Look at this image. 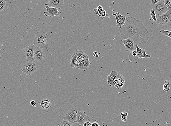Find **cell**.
<instances>
[{
	"mask_svg": "<svg viewBox=\"0 0 171 126\" xmlns=\"http://www.w3.org/2000/svg\"><path fill=\"white\" fill-rule=\"evenodd\" d=\"M119 30L123 39H131L136 44H147L150 37L142 21L133 17H126L125 24Z\"/></svg>",
	"mask_w": 171,
	"mask_h": 126,
	"instance_id": "6da1fadb",
	"label": "cell"
},
{
	"mask_svg": "<svg viewBox=\"0 0 171 126\" xmlns=\"http://www.w3.org/2000/svg\"><path fill=\"white\" fill-rule=\"evenodd\" d=\"M33 43L37 48L41 49H48L49 44L46 32L43 31L37 32L34 38Z\"/></svg>",
	"mask_w": 171,
	"mask_h": 126,
	"instance_id": "7a4b0ae2",
	"label": "cell"
},
{
	"mask_svg": "<svg viewBox=\"0 0 171 126\" xmlns=\"http://www.w3.org/2000/svg\"><path fill=\"white\" fill-rule=\"evenodd\" d=\"M153 10L155 12L157 16L162 15L168 11V10L165 5L164 1L160 0L155 5L153 6Z\"/></svg>",
	"mask_w": 171,
	"mask_h": 126,
	"instance_id": "3957f363",
	"label": "cell"
},
{
	"mask_svg": "<svg viewBox=\"0 0 171 126\" xmlns=\"http://www.w3.org/2000/svg\"><path fill=\"white\" fill-rule=\"evenodd\" d=\"M37 67L35 63L27 62L25 63L22 71L24 74L27 75H30L36 71Z\"/></svg>",
	"mask_w": 171,
	"mask_h": 126,
	"instance_id": "277c9868",
	"label": "cell"
},
{
	"mask_svg": "<svg viewBox=\"0 0 171 126\" xmlns=\"http://www.w3.org/2000/svg\"><path fill=\"white\" fill-rule=\"evenodd\" d=\"M171 21V9L166 13L157 16V21L155 23L161 25H167Z\"/></svg>",
	"mask_w": 171,
	"mask_h": 126,
	"instance_id": "5b68a950",
	"label": "cell"
},
{
	"mask_svg": "<svg viewBox=\"0 0 171 126\" xmlns=\"http://www.w3.org/2000/svg\"><path fill=\"white\" fill-rule=\"evenodd\" d=\"M78 111L77 109L72 108L64 115V119L66 120L71 124L75 122L77 119Z\"/></svg>",
	"mask_w": 171,
	"mask_h": 126,
	"instance_id": "8992f818",
	"label": "cell"
},
{
	"mask_svg": "<svg viewBox=\"0 0 171 126\" xmlns=\"http://www.w3.org/2000/svg\"><path fill=\"white\" fill-rule=\"evenodd\" d=\"M35 49V46L34 43H32L30 46L25 48L24 52L26 57V61L27 62H32L34 63L36 62L34 57Z\"/></svg>",
	"mask_w": 171,
	"mask_h": 126,
	"instance_id": "52a82bcc",
	"label": "cell"
},
{
	"mask_svg": "<svg viewBox=\"0 0 171 126\" xmlns=\"http://www.w3.org/2000/svg\"><path fill=\"white\" fill-rule=\"evenodd\" d=\"M53 100L50 98H45L42 100L38 102L39 106L43 111L47 112L50 110L52 107Z\"/></svg>",
	"mask_w": 171,
	"mask_h": 126,
	"instance_id": "ba28073f",
	"label": "cell"
},
{
	"mask_svg": "<svg viewBox=\"0 0 171 126\" xmlns=\"http://www.w3.org/2000/svg\"><path fill=\"white\" fill-rule=\"evenodd\" d=\"M91 120V118L86 114L85 112L78 111L77 115V119L75 122L78 123L82 126L86 122H90Z\"/></svg>",
	"mask_w": 171,
	"mask_h": 126,
	"instance_id": "9c48e42d",
	"label": "cell"
},
{
	"mask_svg": "<svg viewBox=\"0 0 171 126\" xmlns=\"http://www.w3.org/2000/svg\"><path fill=\"white\" fill-rule=\"evenodd\" d=\"M121 42L125 46V51L132 52L136 50L134 47V43L131 39H127L121 40Z\"/></svg>",
	"mask_w": 171,
	"mask_h": 126,
	"instance_id": "30bf717a",
	"label": "cell"
},
{
	"mask_svg": "<svg viewBox=\"0 0 171 126\" xmlns=\"http://www.w3.org/2000/svg\"><path fill=\"white\" fill-rule=\"evenodd\" d=\"M47 10V11L44 12V14L46 17L49 16L52 17L54 16H59L60 14V12L56 8L50 7L47 6L45 5Z\"/></svg>",
	"mask_w": 171,
	"mask_h": 126,
	"instance_id": "8fae6325",
	"label": "cell"
},
{
	"mask_svg": "<svg viewBox=\"0 0 171 126\" xmlns=\"http://www.w3.org/2000/svg\"><path fill=\"white\" fill-rule=\"evenodd\" d=\"M34 57L36 62L41 63L44 60L45 52L42 49L37 48L34 51Z\"/></svg>",
	"mask_w": 171,
	"mask_h": 126,
	"instance_id": "7c38bea8",
	"label": "cell"
},
{
	"mask_svg": "<svg viewBox=\"0 0 171 126\" xmlns=\"http://www.w3.org/2000/svg\"><path fill=\"white\" fill-rule=\"evenodd\" d=\"M63 0H50L45 5L49 7L56 8L59 10L63 7Z\"/></svg>",
	"mask_w": 171,
	"mask_h": 126,
	"instance_id": "4fadbf2b",
	"label": "cell"
},
{
	"mask_svg": "<svg viewBox=\"0 0 171 126\" xmlns=\"http://www.w3.org/2000/svg\"><path fill=\"white\" fill-rule=\"evenodd\" d=\"M136 49L137 55V57L140 59L144 58L147 59L150 58L151 56L147 55L146 54L145 49H141L138 46L137 44H136Z\"/></svg>",
	"mask_w": 171,
	"mask_h": 126,
	"instance_id": "5bb4252c",
	"label": "cell"
},
{
	"mask_svg": "<svg viewBox=\"0 0 171 126\" xmlns=\"http://www.w3.org/2000/svg\"><path fill=\"white\" fill-rule=\"evenodd\" d=\"M125 83V79L123 76L120 74H118V81L117 83L115 85V87L118 89H120L123 87Z\"/></svg>",
	"mask_w": 171,
	"mask_h": 126,
	"instance_id": "9a60e30c",
	"label": "cell"
},
{
	"mask_svg": "<svg viewBox=\"0 0 171 126\" xmlns=\"http://www.w3.org/2000/svg\"><path fill=\"white\" fill-rule=\"evenodd\" d=\"M74 54L76 57H79V58H80L81 59L83 60H84L87 58H89L88 56L82 51L78 50L77 49L75 51L74 53Z\"/></svg>",
	"mask_w": 171,
	"mask_h": 126,
	"instance_id": "2e32d148",
	"label": "cell"
},
{
	"mask_svg": "<svg viewBox=\"0 0 171 126\" xmlns=\"http://www.w3.org/2000/svg\"><path fill=\"white\" fill-rule=\"evenodd\" d=\"M70 62L71 66L72 68H76L79 69L80 66H79L78 62L76 58V56L74 54H73L71 56Z\"/></svg>",
	"mask_w": 171,
	"mask_h": 126,
	"instance_id": "e0dca14e",
	"label": "cell"
},
{
	"mask_svg": "<svg viewBox=\"0 0 171 126\" xmlns=\"http://www.w3.org/2000/svg\"><path fill=\"white\" fill-rule=\"evenodd\" d=\"M118 74L117 72L116 71H111L110 75L108 76L107 83H108V85L109 84L114 80L115 77L118 75Z\"/></svg>",
	"mask_w": 171,
	"mask_h": 126,
	"instance_id": "ac0fdd59",
	"label": "cell"
},
{
	"mask_svg": "<svg viewBox=\"0 0 171 126\" xmlns=\"http://www.w3.org/2000/svg\"><path fill=\"white\" fill-rule=\"evenodd\" d=\"M113 15L116 17V21L126 20V17L121 15L119 12H116V13H113Z\"/></svg>",
	"mask_w": 171,
	"mask_h": 126,
	"instance_id": "d6986e66",
	"label": "cell"
},
{
	"mask_svg": "<svg viewBox=\"0 0 171 126\" xmlns=\"http://www.w3.org/2000/svg\"><path fill=\"white\" fill-rule=\"evenodd\" d=\"M97 14L99 17L102 18H105L108 16V14L105 10H103L101 11H97Z\"/></svg>",
	"mask_w": 171,
	"mask_h": 126,
	"instance_id": "ffe728a7",
	"label": "cell"
},
{
	"mask_svg": "<svg viewBox=\"0 0 171 126\" xmlns=\"http://www.w3.org/2000/svg\"><path fill=\"white\" fill-rule=\"evenodd\" d=\"M71 125L72 124L65 119L58 125V126H71Z\"/></svg>",
	"mask_w": 171,
	"mask_h": 126,
	"instance_id": "44dd1931",
	"label": "cell"
},
{
	"mask_svg": "<svg viewBox=\"0 0 171 126\" xmlns=\"http://www.w3.org/2000/svg\"><path fill=\"white\" fill-rule=\"evenodd\" d=\"M83 63L86 69V70H87L88 69V67L91 64V62L90 61L89 58H87L83 60Z\"/></svg>",
	"mask_w": 171,
	"mask_h": 126,
	"instance_id": "7402d4cb",
	"label": "cell"
},
{
	"mask_svg": "<svg viewBox=\"0 0 171 126\" xmlns=\"http://www.w3.org/2000/svg\"><path fill=\"white\" fill-rule=\"evenodd\" d=\"M160 33H161L162 35L171 38V30L169 31L164 30L162 29L160 31Z\"/></svg>",
	"mask_w": 171,
	"mask_h": 126,
	"instance_id": "603a6c76",
	"label": "cell"
},
{
	"mask_svg": "<svg viewBox=\"0 0 171 126\" xmlns=\"http://www.w3.org/2000/svg\"><path fill=\"white\" fill-rule=\"evenodd\" d=\"M128 116V113L125 112L121 113V120L124 122H125L127 120V116Z\"/></svg>",
	"mask_w": 171,
	"mask_h": 126,
	"instance_id": "cb8c5ba5",
	"label": "cell"
},
{
	"mask_svg": "<svg viewBox=\"0 0 171 126\" xmlns=\"http://www.w3.org/2000/svg\"><path fill=\"white\" fill-rule=\"evenodd\" d=\"M126 20H121V21H116V24L117 27L121 28L125 24Z\"/></svg>",
	"mask_w": 171,
	"mask_h": 126,
	"instance_id": "d4e9b609",
	"label": "cell"
},
{
	"mask_svg": "<svg viewBox=\"0 0 171 126\" xmlns=\"http://www.w3.org/2000/svg\"><path fill=\"white\" fill-rule=\"evenodd\" d=\"M165 5L167 7L168 10L171 9V0H164Z\"/></svg>",
	"mask_w": 171,
	"mask_h": 126,
	"instance_id": "484cf974",
	"label": "cell"
},
{
	"mask_svg": "<svg viewBox=\"0 0 171 126\" xmlns=\"http://www.w3.org/2000/svg\"><path fill=\"white\" fill-rule=\"evenodd\" d=\"M150 13L152 19L153 20L154 23H155L157 21V15L155 13V12L153 9L151 10Z\"/></svg>",
	"mask_w": 171,
	"mask_h": 126,
	"instance_id": "4316f807",
	"label": "cell"
},
{
	"mask_svg": "<svg viewBox=\"0 0 171 126\" xmlns=\"http://www.w3.org/2000/svg\"><path fill=\"white\" fill-rule=\"evenodd\" d=\"M6 1L1 0L0 1V12L4 10L5 7Z\"/></svg>",
	"mask_w": 171,
	"mask_h": 126,
	"instance_id": "83f0119b",
	"label": "cell"
},
{
	"mask_svg": "<svg viewBox=\"0 0 171 126\" xmlns=\"http://www.w3.org/2000/svg\"><path fill=\"white\" fill-rule=\"evenodd\" d=\"M160 0H150V2L152 6L155 5L157 3L159 2Z\"/></svg>",
	"mask_w": 171,
	"mask_h": 126,
	"instance_id": "f1b7e54d",
	"label": "cell"
},
{
	"mask_svg": "<svg viewBox=\"0 0 171 126\" xmlns=\"http://www.w3.org/2000/svg\"><path fill=\"white\" fill-rule=\"evenodd\" d=\"M163 89H164V91L165 92L168 91L170 89V87L168 85H164V87H163Z\"/></svg>",
	"mask_w": 171,
	"mask_h": 126,
	"instance_id": "f546056e",
	"label": "cell"
},
{
	"mask_svg": "<svg viewBox=\"0 0 171 126\" xmlns=\"http://www.w3.org/2000/svg\"><path fill=\"white\" fill-rule=\"evenodd\" d=\"M31 105L32 107H36L37 102L33 100H31L30 102Z\"/></svg>",
	"mask_w": 171,
	"mask_h": 126,
	"instance_id": "4dcf8cb0",
	"label": "cell"
},
{
	"mask_svg": "<svg viewBox=\"0 0 171 126\" xmlns=\"http://www.w3.org/2000/svg\"><path fill=\"white\" fill-rule=\"evenodd\" d=\"M83 126H92V124L90 122H86L84 124Z\"/></svg>",
	"mask_w": 171,
	"mask_h": 126,
	"instance_id": "1f68e13d",
	"label": "cell"
},
{
	"mask_svg": "<svg viewBox=\"0 0 171 126\" xmlns=\"http://www.w3.org/2000/svg\"><path fill=\"white\" fill-rule=\"evenodd\" d=\"M93 55L94 57H99L98 54L97 52H93Z\"/></svg>",
	"mask_w": 171,
	"mask_h": 126,
	"instance_id": "d6a6232c",
	"label": "cell"
},
{
	"mask_svg": "<svg viewBox=\"0 0 171 126\" xmlns=\"http://www.w3.org/2000/svg\"><path fill=\"white\" fill-rule=\"evenodd\" d=\"M103 10V7L102 6H99L98 7V8L97 9V11H101Z\"/></svg>",
	"mask_w": 171,
	"mask_h": 126,
	"instance_id": "836d02e7",
	"label": "cell"
},
{
	"mask_svg": "<svg viewBox=\"0 0 171 126\" xmlns=\"http://www.w3.org/2000/svg\"><path fill=\"white\" fill-rule=\"evenodd\" d=\"M132 54L134 57H136L137 55V53L136 50L133 51V52H132Z\"/></svg>",
	"mask_w": 171,
	"mask_h": 126,
	"instance_id": "e575fe53",
	"label": "cell"
},
{
	"mask_svg": "<svg viewBox=\"0 0 171 126\" xmlns=\"http://www.w3.org/2000/svg\"><path fill=\"white\" fill-rule=\"evenodd\" d=\"M71 126H83L82 125H80L78 123V122H74V123L72 124Z\"/></svg>",
	"mask_w": 171,
	"mask_h": 126,
	"instance_id": "d590c367",
	"label": "cell"
},
{
	"mask_svg": "<svg viewBox=\"0 0 171 126\" xmlns=\"http://www.w3.org/2000/svg\"><path fill=\"white\" fill-rule=\"evenodd\" d=\"M169 84H170V82H169V81L166 80L164 82V85L169 86Z\"/></svg>",
	"mask_w": 171,
	"mask_h": 126,
	"instance_id": "8d00e7d4",
	"label": "cell"
},
{
	"mask_svg": "<svg viewBox=\"0 0 171 126\" xmlns=\"http://www.w3.org/2000/svg\"><path fill=\"white\" fill-rule=\"evenodd\" d=\"M100 125L97 123L94 122L93 124H92V126H99Z\"/></svg>",
	"mask_w": 171,
	"mask_h": 126,
	"instance_id": "74e56055",
	"label": "cell"
},
{
	"mask_svg": "<svg viewBox=\"0 0 171 126\" xmlns=\"http://www.w3.org/2000/svg\"><path fill=\"white\" fill-rule=\"evenodd\" d=\"M1 54H0V68H1Z\"/></svg>",
	"mask_w": 171,
	"mask_h": 126,
	"instance_id": "f35d334b",
	"label": "cell"
},
{
	"mask_svg": "<svg viewBox=\"0 0 171 126\" xmlns=\"http://www.w3.org/2000/svg\"><path fill=\"white\" fill-rule=\"evenodd\" d=\"M170 82H171V79H170Z\"/></svg>",
	"mask_w": 171,
	"mask_h": 126,
	"instance_id": "ab89813d",
	"label": "cell"
},
{
	"mask_svg": "<svg viewBox=\"0 0 171 126\" xmlns=\"http://www.w3.org/2000/svg\"></svg>",
	"mask_w": 171,
	"mask_h": 126,
	"instance_id": "60d3db41",
	"label": "cell"
},
{
	"mask_svg": "<svg viewBox=\"0 0 171 126\" xmlns=\"http://www.w3.org/2000/svg\"></svg>",
	"mask_w": 171,
	"mask_h": 126,
	"instance_id": "b9f144b4",
	"label": "cell"
}]
</instances>
